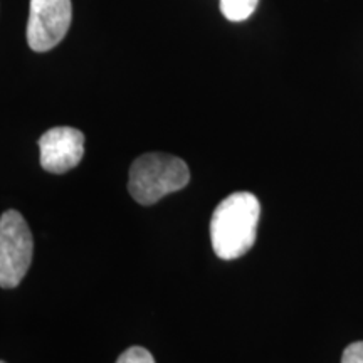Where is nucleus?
<instances>
[{"label": "nucleus", "instance_id": "obj_3", "mask_svg": "<svg viewBox=\"0 0 363 363\" xmlns=\"http://www.w3.org/2000/svg\"><path fill=\"white\" fill-rule=\"evenodd\" d=\"M34 239L21 212L6 211L0 217V286L16 288L33 262Z\"/></svg>", "mask_w": 363, "mask_h": 363}, {"label": "nucleus", "instance_id": "obj_2", "mask_svg": "<svg viewBox=\"0 0 363 363\" xmlns=\"http://www.w3.org/2000/svg\"><path fill=\"white\" fill-rule=\"evenodd\" d=\"M189 180L190 170L182 158L167 153H145L131 165L128 190L136 202L152 206L165 195L184 189Z\"/></svg>", "mask_w": 363, "mask_h": 363}, {"label": "nucleus", "instance_id": "obj_9", "mask_svg": "<svg viewBox=\"0 0 363 363\" xmlns=\"http://www.w3.org/2000/svg\"><path fill=\"white\" fill-rule=\"evenodd\" d=\"M0 363H6V362H0Z\"/></svg>", "mask_w": 363, "mask_h": 363}, {"label": "nucleus", "instance_id": "obj_7", "mask_svg": "<svg viewBox=\"0 0 363 363\" xmlns=\"http://www.w3.org/2000/svg\"><path fill=\"white\" fill-rule=\"evenodd\" d=\"M116 363H155L152 353L143 347H131L123 352L118 358Z\"/></svg>", "mask_w": 363, "mask_h": 363}, {"label": "nucleus", "instance_id": "obj_1", "mask_svg": "<svg viewBox=\"0 0 363 363\" xmlns=\"http://www.w3.org/2000/svg\"><path fill=\"white\" fill-rule=\"evenodd\" d=\"M259 216L261 203L251 192H234L217 206L211 219V240L220 259H238L254 246Z\"/></svg>", "mask_w": 363, "mask_h": 363}, {"label": "nucleus", "instance_id": "obj_5", "mask_svg": "<svg viewBox=\"0 0 363 363\" xmlns=\"http://www.w3.org/2000/svg\"><path fill=\"white\" fill-rule=\"evenodd\" d=\"M40 165L49 174H66L79 165L84 155V135L71 126L48 130L39 140Z\"/></svg>", "mask_w": 363, "mask_h": 363}, {"label": "nucleus", "instance_id": "obj_4", "mask_svg": "<svg viewBox=\"0 0 363 363\" xmlns=\"http://www.w3.org/2000/svg\"><path fill=\"white\" fill-rule=\"evenodd\" d=\"M71 0H30L27 43L35 52H45L65 39L71 27Z\"/></svg>", "mask_w": 363, "mask_h": 363}, {"label": "nucleus", "instance_id": "obj_6", "mask_svg": "<svg viewBox=\"0 0 363 363\" xmlns=\"http://www.w3.org/2000/svg\"><path fill=\"white\" fill-rule=\"evenodd\" d=\"M259 0H220V11L230 22H242L249 19L256 11Z\"/></svg>", "mask_w": 363, "mask_h": 363}, {"label": "nucleus", "instance_id": "obj_8", "mask_svg": "<svg viewBox=\"0 0 363 363\" xmlns=\"http://www.w3.org/2000/svg\"><path fill=\"white\" fill-rule=\"evenodd\" d=\"M342 363H363V342L352 343L345 348Z\"/></svg>", "mask_w": 363, "mask_h": 363}]
</instances>
